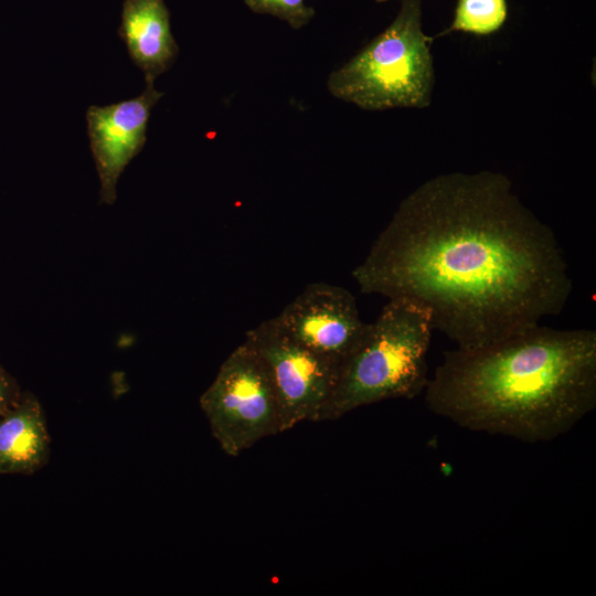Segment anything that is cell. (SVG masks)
I'll return each mask as SVG.
<instances>
[{
  "mask_svg": "<svg viewBox=\"0 0 596 596\" xmlns=\"http://www.w3.org/2000/svg\"><path fill=\"white\" fill-rule=\"evenodd\" d=\"M363 294L425 307L476 350L564 309L572 278L553 231L499 172L438 174L398 205L352 270Z\"/></svg>",
  "mask_w": 596,
  "mask_h": 596,
  "instance_id": "6da1fadb",
  "label": "cell"
},
{
  "mask_svg": "<svg viewBox=\"0 0 596 596\" xmlns=\"http://www.w3.org/2000/svg\"><path fill=\"white\" fill-rule=\"evenodd\" d=\"M428 408L458 426L550 441L596 406V331L535 324L476 350L444 353Z\"/></svg>",
  "mask_w": 596,
  "mask_h": 596,
  "instance_id": "7a4b0ae2",
  "label": "cell"
},
{
  "mask_svg": "<svg viewBox=\"0 0 596 596\" xmlns=\"http://www.w3.org/2000/svg\"><path fill=\"white\" fill-rule=\"evenodd\" d=\"M429 311L406 298H392L368 323L363 338L341 364L319 422L334 421L374 403L414 398L428 383Z\"/></svg>",
  "mask_w": 596,
  "mask_h": 596,
  "instance_id": "3957f363",
  "label": "cell"
},
{
  "mask_svg": "<svg viewBox=\"0 0 596 596\" xmlns=\"http://www.w3.org/2000/svg\"><path fill=\"white\" fill-rule=\"evenodd\" d=\"M433 41L422 26L421 0H400L390 25L329 75L328 91L364 110L425 108L435 84Z\"/></svg>",
  "mask_w": 596,
  "mask_h": 596,
  "instance_id": "277c9868",
  "label": "cell"
},
{
  "mask_svg": "<svg viewBox=\"0 0 596 596\" xmlns=\"http://www.w3.org/2000/svg\"><path fill=\"white\" fill-rule=\"evenodd\" d=\"M199 402L213 437L231 457L240 456L265 437L283 433L269 372L245 341L223 361Z\"/></svg>",
  "mask_w": 596,
  "mask_h": 596,
  "instance_id": "5b68a950",
  "label": "cell"
},
{
  "mask_svg": "<svg viewBox=\"0 0 596 596\" xmlns=\"http://www.w3.org/2000/svg\"><path fill=\"white\" fill-rule=\"evenodd\" d=\"M272 377L283 433L302 422H319L333 390L340 365L289 337L274 318L245 333Z\"/></svg>",
  "mask_w": 596,
  "mask_h": 596,
  "instance_id": "8992f818",
  "label": "cell"
},
{
  "mask_svg": "<svg viewBox=\"0 0 596 596\" xmlns=\"http://www.w3.org/2000/svg\"><path fill=\"white\" fill-rule=\"evenodd\" d=\"M275 319L295 341L340 366L368 327L354 296L327 283L307 285Z\"/></svg>",
  "mask_w": 596,
  "mask_h": 596,
  "instance_id": "52a82bcc",
  "label": "cell"
},
{
  "mask_svg": "<svg viewBox=\"0 0 596 596\" xmlns=\"http://www.w3.org/2000/svg\"><path fill=\"white\" fill-rule=\"evenodd\" d=\"M163 95L153 87V82H147L137 97L88 107L87 135L100 181V202H115L117 181L143 148L151 109Z\"/></svg>",
  "mask_w": 596,
  "mask_h": 596,
  "instance_id": "ba28073f",
  "label": "cell"
},
{
  "mask_svg": "<svg viewBox=\"0 0 596 596\" xmlns=\"http://www.w3.org/2000/svg\"><path fill=\"white\" fill-rule=\"evenodd\" d=\"M118 35L146 83L167 72L179 53L163 0H124Z\"/></svg>",
  "mask_w": 596,
  "mask_h": 596,
  "instance_id": "9c48e42d",
  "label": "cell"
},
{
  "mask_svg": "<svg viewBox=\"0 0 596 596\" xmlns=\"http://www.w3.org/2000/svg\"><path fill=\"white\" fill-rule=\"evenodd\" d=\"M50 458V435L44 412L31 395L0 417V473L29 475Z\"/></svg>",
  "mask_w": 596,
  "mask_h": 596,
  "instance_id": "30bf717a",
  "label": "cell"
},
{
  "mask_svg": "<svg viewBox=\"0 0 596 596\" xmlns=\"http://www.w3.org/2000/svg\"><path fill=\"white\" fill-rule=\"evenodd\" d=\"M507 18V0H457L450 25L436 36L453 32L490 35L504 25Z\"/></svg>",
  "mask_w": 596,
  "mask_h": 596,
  "instance_id": "8fae6325",
  "label": "cell"
},
{
  "mask_svg": "<svg viewBox=\"0 0 596 596\" xmlns=\"http://www.w3.org/2000/svg\"><path fill=\"white\" fill-rule=\"evenodd\" d=\"M255 13L269 14L287 22L298 30L315 17L316 11L307 4V0H244Z\"/></svg>",
  "mask_w": 596,
  "mask_h": 596,
  "instance_id": "7c38bea8",
  "label": "cell"
},
{
  "mask_svg": "<svg viewBox=\"0 0 596 596\" xmlns=\"http://www.w3.org/2000/svg\"><path fill=\"white\" fill-rule=\"evenodd\" d=\"M19 400L13 382L0 370V417L12 408Z\"/></svg>",
  "mask_w": 596,
  "mask_h": 596,
  "instance_id": "4fadbf2b",
  "label": "cell"
},
{
  "mask_svg": "<svg viewBox=\"0 0 596 596\" xmlns=\"http://www.w3.org/2000/svg\"><path fill=\"white\" fill-rule=\"evenodd\" d=\"M376 2H385V1H389V0H375Z\"/></svg>",
  "mask_w": 596,
  "mask_h": 596,
  "instance_id": "5bb4252c",
  "label": "cell"
}]
</instances>
